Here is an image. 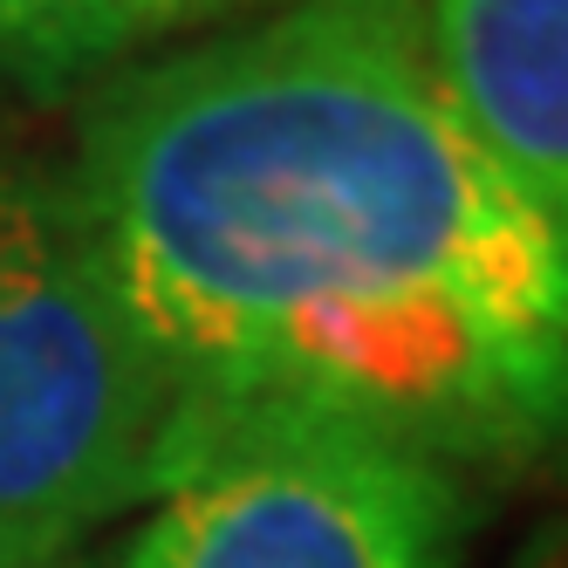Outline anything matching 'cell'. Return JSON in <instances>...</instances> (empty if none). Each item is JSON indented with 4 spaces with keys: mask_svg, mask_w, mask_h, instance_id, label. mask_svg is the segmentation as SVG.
<instances>
[{
    "mask_svg": "<svg viewBox=\"0 0 568 568\" xmlns=\"http://www.w3.org/2000/svg\"><path fill=\"white\" fill-rule=\"evenodd\" d=\"M453 466L363 425H247L199 453L110 568H438Z\"/></svg>",
    "mask_w": 568,
    "mask_h": 568,
    "instance_id": "3957f363",
    "label": "cell"
},
{
    "mask_svg": "<svg viewBox=\"0 0 568 568\" xmlns=\"http://www.w3.org/2000/svg\"><path fill=\"white\" fill-rule=\"evenodd\" d=\"M438 90L568 226V0H418Z\"/></svg>",
    "mask_w": 568,
    "mask_h": 568,
    "instance_id": "277c9868",
    "label": "cell"
},
{
    "mask_svg": "<svg viewBox=\"0 0 568 568\" xmlns=\"http://www.w3.org/2000/svg\"><path fill=\"white\" fill-rule=\"evenodd\" d=\"M185 397L97 254L69 172H0V568H55L158 500Z\"/></svg>",
    "mask_w": 568,
    "mask_h": 568,
    "instance_id": "7a4b0ae2",
    "label": "cell"
},
{
    "mask_svg": "<svg viewBox=\"0 0 568 568\" xmlns=\"http://www.w3.org/2000/svg\"><path fill=\"white\" fill-rule=\"evenodd\" d=\"M206 8L220 0H0V75L34 97H62Z\"/></svg>",
    "mask_w": 568,
    "mask_h": 568,
    "instance_id": "5b68a950",
    "label": "cell"
},
{
    "mask_svg": "<svg viewBox=\"0 0 568 568\" xmlns=\"http://www.w3.org/2000/svg\"><path fill=\"white\" fill-rule=\"evenodd\" d=\"M69 185L179 377V473L247 425L453 466L568 418V226L438 90L418 0H295L116 75Z\"/></svg>",
    "mask_w": 568,
    "mask_h": 568,
    "instance_id": "6da1fadb",
    "label": "cell"
}]
</instances>
